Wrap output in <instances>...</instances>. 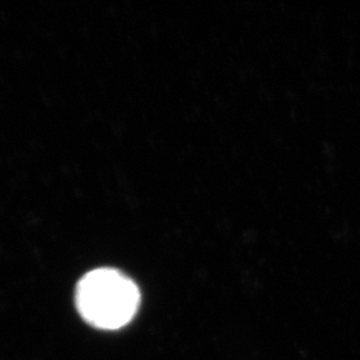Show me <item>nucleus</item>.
Returning a JSON list of instances; mask_svg holds the SVG:
<instances>
[{
	"instance_id": "1",
	"label": "nucleus",
	"mask_w": 360,
	"mask_h": 360,
	"mask_svg": "<svg viewBox=\"0 0 360 360\" xmlns=\"http://www.w3.org/2000/svg\"><path fill=\"white\" fill-rule=\"evenodd\" d=\"M75 303L80 316L92 327L114 331L134 319L141 304V292L120 271L98 269L77 283Z\"/></svg>"
}]
</instances>
